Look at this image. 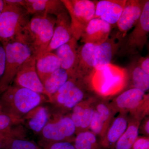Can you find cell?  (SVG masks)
Returning a JSON list of instances; mask_svg holds the SVG:
<instances>
[{"label":"cell","mask_w":149,"mask_h":149,"mask_svg":"<svg viewBox=\"0 0 149 149\" xmlns=\"http://www.w3.org/2000/svg\"><path fill=\"white\" fill-rule=\"evenodd\" d=\"M47 98L42 95L14 84L0 95V108L3 113L22 119L32 109L47 101Z\"/></svg>","instance_id":"1"},{"label":"cell","mask_w":149,"mask_h":149,"mask_svg":"<svg viewBox=\"0 0 149 149\" xmlns=\"http://www.w3.org/2000/svg\"><path fill=\"white\" fill-rule=\"evenodd\" d=\"M56 20L54 15H36L25 27L21 42L29 47L36 58L45 52L53 35Z\"/></svg>","instance_id":"2"},{"label":"cell","mask_w":149,"mask_h":149,"mask_svg":"<svg viewBox=\"0 0 149 149\" xmlns=\"http://www.w3.org/2000/svg\"><path fill=\"white\" fill-rule=\"evenodd\" d=\"M95 95L90 82L69 78L58 92L52 96L50 102L58 110L57 113L63 114Z\"/></svg>","instance_id":"3"},{"label":"cell","mask_w":149,"mask_h":149,"mask_svg":"<svg viewBox=\"0 0 149 149\" xmlns=\"http://www.w3.org/2000/svg\"><path fill=\"white\" fill-rule=\"evenodd\" d=\"M29 14L23 7L6 5L0 15V42H21Z\"/></svg>","instance_id":"4"},{"label":"cell","mask_w":149,"mask_h":149,"mask_svg":"<svg viewBox=\"0 0 149 149\" xmlns=\"http://www.w3.org/2000/svg\"><path fill=\"white\" fill-rule=\"evenodd\" d=\"M5 53V70L0 80V95L11 85L18 70L32 55L29 47L21 42L2 44Z\"/></svg>","instance_id":"5"},{"label":"cell","mask_w":149,"mask_h":149,"mask_svg":"<svg viewBox=\"0 0 149 149\" xmlns=\"http://www.w3.org/2000/svg\"><path fill=\"white\" fill-rule=\"evenodd\" d=\"M134 29L126 35L120 44L117 54L133 56L143 51L147 44L149 33V1L144 0L143 12Z\"/></svg>","instance_id":"6"},{"label":"cell","mask_w":149,"mask_h":149,"mask_svg":"<svg viewBox=\"0 0 149 149\" xmlns=\"http://www.w3.org/2000/svg\"><path fill=\"white\" fill-rule=\"evenodd\" d=\"M49 121L41 133L40 146L59 142H74L75 126L70 115L56 113Z\"/></svg>","instance_id":"7"},{"label":"cell","mask_w":149,"mask_h":149,"mask_svg":"<svg viewBox=\"0 0 149 149\" xmlns=\"http://www.w3.org/2000/svg\"><path fill=\"white\" fill-rule=\"evenodd\" d=\"M69 14L73 37L80 40L84 30L94 18L97 1L61 0Z\"/></svg>","instance_id":"8"},{"label":"cell","mask_w":149,"mask_h":149,"mask_svg":"<svg viewBox=\"0 0 149 149\" xmlns=\"http://www.w3.org/2000/svg\"><path fill=\"white\" fill-rule=\"evenodd\" d=\"M36 59L35 56L32 55L24 62L18 70L14 82L15 85L46 96L49 102V96L37 74Z\"/></svg>","instance_id":"9"},{"label":"cell","mask_w":149,"mask_h":149,"mask_svg":"<svg viewBox=\"0 0 149 149\" xmlns=\"http://www.w3.org/2000/svg\"><path fill=\"white\" fill-rule=\"evenodd\" d=\"M144 6V0H126L124 8L116 26L118 32L115 37L121 42L127 32L135 27L141 17Z\"/></svg>","instance_id":"10"},{"label":"cell","mask_w":149,"mask_h":149,"mask_svg":"<svg viewBox=\"0 0 149 149\" xmlns=\"http://www.w3.org/2000/svg\"><path fill=\"white\" fill-rule=\"evenodd\" d=\"M149 95L136 88H129L118 95L110 102L116 113L134 110L149 100Z\"/></svg>","instance_id":"11"},{"label":"cell","mask_w":149,"mask_h":149,"mask_svg":"<svg viewBox=\"0 0 149 149\" xmlns=\"http://www.w3.org/2000/svg\"><path fill=\"white\" fill-rule=\"evenodd\" d=\"M95 45L84 44L78 48V60L74 78L90 82L95 72L94 61Z\"/></svg>","instance_id":"12"},{"label":"cell","mask_w":149,"mask_h":149,"mask_svg":"<svg viewBox=\"0 0 149 149\" xmlns=\"http://www.w3.org/2000/svg\"><path fill=\"white\" fill-rule=\"evenodd\" d=\"M73 37L70 17L66 10L56 17L53 35L45 52L56 50Z\"/></svg>","instance_id":"13"},{"label":"cell","mask_w":149,"mask_h":149,"mask_svg":"<svg viewBox=\"0 0 149 149\" xmlns=\"http://www.w3.org/2000/svg\"><path fill=\"white\" fill-rule=\"evenodd\" d=\"M112 26L99 18H93L89 22L83 32L80 40L84 44L98 46L109 38Z\"/></svg>","instance_id":"14"},{"label":"cell","mask_w":149,"mask_h":149,"mask_svg":"<svg viewBox=\"0 0 149 149\" xmlns=\"http://www.w3.org/2000/svg\"><path fill=\"white\" fill-rule=\"evenodd\" d=\"M126 0L97 1L94 18H99L112 27L116 25L124 8Z\"/></svg>","instance_id":"15"},{"label":"cell","mask_w":149,"mask_h":149,"mask_svg":"<svg viewBox=\"0 0 149 149\" xmlns=\"http://www.w3.org/2000/svg\"><path fill=\"white\" fill-rule=\"evenodd\" d=\"M128 123V113H119L112 120L103 138L99 140L102 148L114 149L116 142L126 130Z\"/></svg>","instance_id":"16"},{"label":"cell","mask_w":149,"mask_h":149,"mask_svg":"<svg viewBox=\"0 0 149 149\" xmlns=\"http://www.w3.org/2000/svg\"><path fill=\"white\" fill-rule=\"evenodd\" d=\"M77 41L72 37L68 42L56 49L54 53L59 59L61 68L66 70L69 78L74 77L77 66L79 47Z\"/></svg>","instance_id":"17"},{"label":"cell","mask_w":149,"mask_h":149,"mask_svg":"<svg viewBox=\"0 0 149 149\" xmlns=\"http://www.w3.org/2000/svg\"><path fill=\"white\" fill-rule=\"evenodd\" d=\"M116 40L115 37H109L104 42L96 46L94 61L95 71L102 70L110 64L120 47V42H116Z\"/></svg>","instance_id":"18"},{"label":"cell","mask_w":149,"mask_h":149,"mask_svg":"<svg viewBox=\"0 0 149 149\" xmlns=\"http://www.w3.org/2000/svg\"><path fill=\"white\" fill-rule=\"evenodd\" d=\"M24 8L32 15H58L66 10L61 0H25Z\"/></svg>","instance_id":"19"},{"label":"cell","mask_w":149,"mask_h":149,"mask_svg":"<svg viewBox=\"0 0 149 149\" xmlns=\"http://www.w3.org/2000/svg\"><path fill=\"white\" fill-rule=\"evenodd\" d=\"M36 68L37 74L43 83L51 74L61 68V65L56 54L53 52H47L36 58Z\"/></svg>","instance_id":"20"},{"label":"cell","mask_w":149,"mask_h":149,"mask_svg":"<svg viewBox=\"0 0 149 149\" xmlns=\"http://www.w3.org/2000/svg\"><path fill=\"white\" fill-rule=\"evenodd\" d=\"M127 77V87L136 88L146 92L149 89V74L144 72L134 61L125 71Z\"/></svg>","instance_id":"21"},{"label":"cell","mask_w":149,"mask_h":149,"mask_svg":"<svg viewBox=\"0 0 149 149\" xmlns=\"http://www.w3.org/2000/svg\"><path fill=\"white\" fill-rule=\"evenodd\" d=\"M140 118L128 114V127L122 136L118 141L114 149H130L139 137V125L141 120Z\"/></svg>","instance_id":"22"},{"label":"cell","mask_w":149,"mask_h":149,"mask_svg":"<svg viewBox=\"0 0 149 149\" xmlns=\"http://www.w3.org/2000/svg\"><path fill=\"white\" fill-rule=\"evenodd\" d=\"M49 117L47 109L40 105L30 111L22 118L24 122L27 120L28 126L32 131L40 133L47 123Z\"/></svg>","instance_id":"23"},{"label":"cell","mask_w":149,"mask_h":149,"mask_svg":"<svg viewBox=\"0 0 149 149\" xmlns=\"http://www.w3.org/2000/svg\"><path fill=\"white\" fill-rule=\"evenodd\" d=\"M13 128L3 149H42L34 141L24 139L22 128Z\"/></svg>","instance_id":"24"},{"label":"cell","mask_w":149,"mask_h":149,"mask_svg":"<svg viewBox=\"0 0 149 149\" xmlns=\"http://www.w3.org/2000/svg\"><path fill=\"white\" fill-rule=\"evenodd\" d=\"M69 75L66 70L59 68L51 74L43 82L44 88L50 97L55 94L64 85L69 79Z\"/></svg>","instance_id":"25"},{"label":"cell","mask_w":149,"mask_h":149,"mask_svg":"<svg viewBox=\"0 0 149 149\" xmlns=\"http://www.w3.org/2000/svg\"><path fill=\"white\" fill-rule=\"evenodd\" d=\"M93 105L94 110L98 113L107 129L115 117L116 112L115 111L110 102L102 97L101 96L96 95L94 97Z\"/></svg>","instance_id":"26"},{"label":"cell","mask_w":149,"mask_h":149,"mask_svg":"<svg viewBox=\"0 0 149 149\" xmlns=\"http://www.w3.org/2000/svg\"><path fill=\"white\" fill-rule=\"evenodd\" d=\"M73 144L76 149H104L98 137L90 130L77 134Z\"/></svg>","instance_id":"27"},{"label":"cell","mask_w":149,"mask_h":149,"mask_svg":"<svg viewBox=\"0 0 149 149\" xmlns=\"http://www.w3.org/2000/svg\"><path fill=\"white\" fill-rule=\"evenodd\" d=\"M107 128L97 112L94 110L89 130L95 135L99 140L103 138L107 131Z\"/></svg>","instance_id":"28"},{"label":"cell","mask_w":149,"mask_h":149,"mask_svg":"<svg viewBox=\"0 0 149 149\" xmlns=\"http://www.w3.org/2000/svg\"><path fill=\"white\" fill-rule=\"evenodd\" d=\"M44 149H76L73 143L59 142L51 143L42 147Z\"/></svg>","instance_id":"29"},{"label":"cell","mask_w":149,"mask_h":149,"mask_svg":"<svg viewBox=\"0 0 149 149\" xmlns=\"http://www.w3.org/2000/svg\"><path fill=\"white\" fill-rule=\"evenodd\" d=\"M130 149H149V138L139 136Z\"/></svg>","instance_id":"30"},{"label":"cell","mask_w":149,"mask_h":149,"mask_svg":"<svg viewBox=\"0 0 149 149\" xmlns=\"http://www.w3.org/2000/svg\"><path fill=\"white\" fill-rule=\"evenodd\" d=\"M139 133L145 137L149 138V117L148 116L141 120L139 125Z\"/></svg>","instance_id":"31"},{"label":"cell","mask_w":149,"mask_h":149,"mask_svg":"<svg viewBox=\"0 0 149 149\" xmlns=\"http://www.w3.org/2000/svg\"><path fill=\"white\" fill-rule=\"evenodd\" d=\"M138 65L142 70L149 74V57L147 55L146 57H140L137 60Z\"/></svg>","instance_id":"32"},{"label":"cell","mask_w":149,"mask_h":149,"mask_svg":"<svg viewBox=\"0 0 149 149\" xmlns=\"http://www.w3.org/2000/svg\"><path fill=\"white\" fill-rule=\"evenodd\" d=\"M5 63V53L4 49L0 42V80L4 74Z\"/></svg>","instance_id":"33"},{"label":"cell","mask_w":149,"mask_h":149,"mask_svg":"<svg viewBox=\"0 0 149 149\" xmlns=\"http://www.w3.org/2000/svg\"><path fill=\"white\" fill-rule=\"evenodd\" d=\"M4 1L6 5L23 7L24 8L25 5V0H4Z\"/></svg>","instance_id":"34"},{"label":"cell","mask_w":149,"mask_h":149,"mask_svg":"<svg viewBox=\"0 0 149 149\" xmlns=\"http://www.w3.org/2000/svg\"><path fill=\"white\" fill-rule=\"evenodd\" d=\"M13 129V128L12 130H11L10 132H8V133L0 132V149H3L6 140L9 136L10 135V133H11Z\"/></svg>","instance_id":"35"},{"label":"cell","mask_w":149,"mask_h":149,"mask_svg":"<svg viewBox=\"0 0 149 149\" xmlns=\"http://www.w3.org/2000/svg\"><path fill=\"white\" fill-rule=\"evenodd\" d=\"M5 6V3L4 1V0H0V15L2 13Z\"/></svg>","instance_id":"36"},{"label":"cell","mask_w":149,"mask_h":149,"mask_svg":"<svg viewBox=\"0 0 149 149\" xmlns=\"http://www.w3.org/2000/svg\"><path fill=\"white\" fill-rule=\"evenodd\" d=\"M3 113V112L2 111L1 109V108H0V114H1V113Z\"/></svg>","instance_id":"37"}]
</instances>
